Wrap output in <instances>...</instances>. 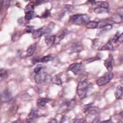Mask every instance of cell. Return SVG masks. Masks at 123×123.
Instances as JSON below:
<instances>
[{"instance_id": "cell-1", "label": "cell", "mask_w": 123, "mask_h": 123, "mask_svg": "<svg viewBox=\"0 0 123 123\" xmlns=\"http://www.w3.org/2000/svg\"><path fill=\"white\" fill-rule=\"evenodd\" d=\"M84 111H88L86 118L85 123H97L99 120V114L98 112L93 109L92 106H88L84 109Z\"/></svg>"}, {"instance_id": "cell-2", "label": "cell", "mask_w": 123, "mask_h": 123, "mask_svg": "<svg viewBox=\"0 0 123 123\" xmlns=\"http://www.w3.org/2000/svg\"><path fill=\"white\" fill-rule=\"evenodd\" d=\"M89 16L86 14H77L72 15L69 18V22L77 25H86L90 21Z\"/></svg>"}, {"instance_id": "cell-3", "label": "cell", "mask_w": 123, "mask_h": 123, "mask_svg": "<svg viewBox=\"0 0 123 123\" xmlns=\"http://www.w3.org/2000/svg\"><path fill=\"white\" fill-rule=\"evenodd\" d=\"M90 86L89 82L86 80L80 81L77 87V93L80 99H83L86 97Z\"/></svg>"}, {"instance_id": "cell-4", "label": "cell", "mask_w": 123, "mask_h": 123, "mask_svg": "<svg viewBox=\"0 0 123 123\" xmlns=\"http://www.w3.org/2000/svg\"><path fill=\"white\" fill-rule=\"evenodd\" d=\"M35 82L37 84H42L49 83L51 81V77L47 73L40 71L39 73H37L35 76Z\"/></svg>"}, {"instance_id": "cell-5", "label": "cell", "mask_w": 123, "mask_h": 123, "mask_svg": "<svg viewBox=\"0 0 123 123\" xmlns=\"http://www.w3.org/2000/svg\"><path fill=\"white\" fill-rule=\"evenodd\" d=\"M54 24L51 23L48 26H44L37 30H35L33 33V37L34 38H37L46 33L50 32L54 26Z\"/></svg>"}, {"instance_id": "cell-6", "label": "cell", "mask_w": 123, "mask_h": 123, "mask_svg": "<svg viewBox=\"0 0 123 123\" xmlns=\"http://www.w3.org/2000/svg\"><path fill=\"white\" fill-rule=\"evenodd\" d=\"M113 76L114 74L111 72L108 71L97 80V84L99 86H104L108 84L113 78Z\"/></svg>"}, {"instance_id": "cell-7", "label": "cell", "mask_w": 123, "mask_h": 123, "mask_svg": "<svg viewBox=\"0 0 123 123\" xmlns=\"http://www.w3.org/2000/svg\"><path fill=\"white\" fill-rule=\"evenodd\" d=\"M68 70L72 71L75 75H81L84 72V67L81 63H74L70 64Z\"/></svg>"}, {"instance_id": "cell-8", "label": "cell", "mask_w": 123, "mask_h": 123, "mask_svg": "<svg viewBox=\"0 0 123 123\" xmlns=\"http://www.w3.org/2000/svg\"><path fill=\"white\" fill-rule=\"evenodd\" d=\"M12 98V94L8 89H5L0 93V100L2 102L6 103L9 102Z\"/></svg>"}, {"instance_id": "cell-9", "label": "cell", "mask_w": 123, "mask_h": 123, "mask_svg": "<svg viewBox=\"0 0 123 123\" xmlns=\"http://www.w3.org/2000/svg\"><path fill=\"white\" fill-rule=\"evenodd\" d=\"M53 59V56L51 55H48L47 56H43L40 58H34L32 60L33 64H36L37 63H45L48 62L49 61H51Z\"/></svg>"}, {"instance_id": "cell-10", "label": "cell", "mask_w": 123, "mask_h": 123, "mask_svg": "<svg viewBox=\"0 0 123 123\" xmlns=\"http://www.w3.org/2000/svg\"><path fill=\"white\" fill-rule=\"evenodd\" d=\"M112 60L113 57L112 55L110 54L109 57L106 60H105L104 62V65L109 72H111L113 69V66L112 64Z\"/></svg>"}, {"instance_id": "cell-11", "label": "cell", "mask_w": 123, "mask_h": 123, "mask_svg": "<svg viewBox=\"0 0 123 123\" xmlns=\"http://www.w3.org/2000/svg\"><path fill=\"white\" fill-rule=\"evenodd\" d=\"M114 22L111 19H102L99 21L98 22V28H100L101 27L106 26L108 25H112L114 24Z\"/></svg>"}, {"instance_id": "cell-12", "label": "cell", "mask_w": 123, "mask_h": 123, "mask_svg": "<svg viewBox=\"0 0 123 123\" xmlns=\"http://www.w3.org/2000/svg\"><path fill=\"white\" fill-rule=\"evenodd\" d=\"M38 117V111L36 109H32L28 115L27 120L30 122H32L33 120Z\"/></svg>"}, {"instance_id": "cell-13", "label": "cell", "mask_w": 123, "mask_h": 123, "mask_svg": "<svg viewBox=\"0 0 123 123\" xmlns=\"http://www.w3.org/2000/svg\"><path fill=\"white\" fill-rule=\"evenodd\" d=\"M37 48V43H34L31 45L27 49L26 51V56L29 57L32 56L35 52Z\"/></svg>"}, {"instance_id": "cell-14", "label": "cell", "mask_w": 123, "mask_h": 123, "mask_svg": "<svg viewBox=\"0 0 123 123\" xmlns=\"http://www.w3.org/2000/svg\"><path fill=\"white\" fill-rule=\"evenodd\" d=\"M51 99L48 98H38L37 101V105L39 107H42L45 106Z\"/></svg>"}, {"instance_id": "cell-15", "label": "cell", "mask_w": 123, "mask_h": 123, "mask_svg": "<svg viewBox=\"0 0 123 123\" xmlns=\"http://www.w3.org/2000/svg\"><path fill=\"white\" fill-rule=\"evenodd\" d=\"M84 49L83 45L78 42L74 43L71 47V51L73 52H79Z\"/></svg>"}, {"instance_id": "cell-16", "label": "cell", "mask_w": 123, "mask_h": 123, "mask_svg": "<svg viewBox=\"0 0 123 123\" xmlns=\"http://www.w3.org/2000/svg\"><path fill=\"white\" fill-rule=\"evenodd\" d=\"M55 39L56 36L55 35L47 36L45 38V41L48 46H50L54 43Z\"/></svg>"}, {"instance_id": "cell-17", "label": "cell", "mask_w": 123, "mask_h": 123, "mask_svg": "<svg viewBox=\"0 0 123 123\" xmlns=\"http://www.w3.org/2000/svg\"><path fill=\"white\" fill-rule=\"evenodd\" d=\"M123 93V88L121 86H118L116 88L114 94L117 99L122 98Z\"/></svg>"}, {"instance_id": "cell-18", "label": "cell", "mask_w": 123, "mask_h": 123, "mask_svg": "<svg viewBox=\"0 0 123 123\" xmlns=\"http://www.w3.org/2000/svg\"><path fill=\"white\" fill-rule=\"evenodd\" d=\"M111 19L114 22V23L117 24L121 23L123 21V17L117 13L115 15H113Z\"/></svg>"}, {"instance_id": "cell-19", "label": "cell", "mask_w": 123, "mask_h": 123, "mask_svg": "<svg viewBox=\"0 0 123 123\" xmlns=\"http://www.w3.org/2000/svg\"><path fill=\"white\" fill-rule=\"evenodd\" d=\"M98 22L96 21H90L86 25V27L88 28L94 29L98 28Z\"/></svg>"}, {"instance_id": "cell-20", "label": "cell", "mask_w": 123, "mask_h": 123, "mask_svg": "<svg viewBox=\"0 0 123 123\" xmlns=\"http://www.w3.org/2000/svg\"><path fill=\"white\" fill-rule=\"evenodd\" d=\"M51 82L53 84H56L57 85H59V86L62 85V83L61 78L57 75H55L53 77H52Z\"/></svg>"}, {"instance_id": "cell-21", "label": "cell", "mask_w": 123, "mask_h": 123, "mask_svg": "<svg viewBox=\"0 0 123 123\" xmlns=\"http://www.w3.org/2000/svg\"><path fill=\"white\" fill-rule=\"evenodd\" d=\"M113 48V45L112 44L111 41H109L103 46H102L99 50H111Z\"/></svg>"}, {"instance_id": "cell-22", "label": "cell", "mask_w": 123, "mask_h": 123, "mask_svg": "<svg viewBox=\"0 0 123 123\" xmlns=\"http://www.w3.org/2000/svg\"><path fill=\"white\" fill-rule=\"evenodd\" d=\"M95 4L98 6V7H100L106 8V9H108L109 6V3L107 2L104 1H96Z\"/></svg>"}, {"instance_id": "cell-23", "label": "cell", "mask_w": 123, "mask_h": 123, "mask_svg": "<svg viewBox=\"0 0 123 123\" xmlns=\"http://www.w3.org/2000/svg\"><path fill=\"white\" fill-rule=\"evenodd\" d=\"M22 35V33L20 31H16L12 35V41L13 42H14L18 40L20 38Z\"/></svg>"}, {"instance_id": "cell-24", "label": "cell", "mask_w": 123, "mask_h": 123, "mask_svg": "<svg viewBox=\"0 0 123 123\" xmlns=\"http://www.w3.org/2000/svg\"><path fill=\"white\" fill-rule=\"evenodd\" d=\"M94 12L96 13H101L108 12L109 11L108 9H106L104 8L100 7H98L94 9Z\"/></svg>"}, {"instance_id": "cell-25", "label": "cell", "mask_w": 123, "mask_h": 123, "mask_svg": "<svg viewBox=\"0 0 123 123\" xmlns=\"http://www.w3.org/2000/svg\"><path fill=\"white\" fill-rule=\"evenodd\" d=\"M34 6H35V4L33 2H31L27 4V5L26 6V7L25 9V12H30V11H33Z\"/></svg>"}, {"instance_id": "cell-26", "label": "cell", "mask_w": 123, "mask_h": 123, "mask_svg": "<svg viewBox=\"0 0 123 123\" xmlns=\"http://www.w3.org/2000/svg\"><path fill=\"white\" fill-rule=\"evenodd\" d=\"M35 16V13L33 11H30L25 12V19L26 20H30L34 18Z\"/></svg>"}, {"instance_id": "cell-27", "label": "cell", "mask_w": 123, "mask_h": 123, "mask_svg": "<svg viewBox=\"0 0 123 123\" xmlns=\"http://www.w3.org/2000/svg\"><path fill=\"white\" fill-rule=\"evenodd\" d=\"M111 28H112V25H107L106 26H104V27H101L100 28H99V29H100V30L98 32L99 33L98 35H100V34H102L103 33H105V32L110 30Z\"/></svg>"}, {"instance_id": "cell-28", "label": "cell", "mask_w": 123, "mask_h": 123, "mask_svg": "<svg viewBox=\"0 0 123 123\" xmlns=\"http://www.w3.org/2000/svg\"><path fill=\"white\" fill-rule=\"evenodd\" d=\"M69 33H70V32H69V31L68 30H67V29H65L63 30L62 31V33H61V34L59 36V38L60 39V40L62 39L67 35H68L69 34Z\"/></svg>"}, {"instance_id": "cell-29", "label": "cell", "mask_w": 123, "mask_h": 123, "mask_svg": "<svg viewBox=\"0 0 123 123\" xmlns=\"http://www.w3.org/2000/svg\"><path fill=\"white\" fill-rule=\"evenodd\" d=\"M7 76V71L5 69H4L3 68H1L0 69V81H2L3 79H4Z\"/></svg>"}, {"instance_id": "cell-30", "label": "cell", "mask_w": 123, "mask_h": 123, "mask_svg": "<svg viewBox=\"0 0 123 123\" xmlns=\"http://www.w3.org/2000/svg\"><path fill=\"white\" fill-rule=\"evenodd\" d=\"M51 14L50 13V11L49 10H45V11L42 13L41 16L44 19H46L48 17H49Z\"/></svg>"}, {"instance_id": "cell-31", "label": "cell", "mask_w": 123, "mask_h": 123, "mask_svg": "<svg viewBox=\"0 0 123 123\" xmlns=\"http://www.w3.org/2000/svg\"><path fill=\"white\" fill-rule=\"evenodd\" d=\"M42 68H43V66L42 64H37L36 67L35 68H34V72L37 74V73H39L40 71H41V70L42 69Z\"/></svg>"}, {"instance_id": "cell-32", "label": "cell", "mask_w": 123, "mask_h": 123, "mask_svg": "<svg viewBox=\"0 0 123 123\" xmlns=\"http://www.w3.org/2000/svg\"><path fill=\"white\" fill-rule=\"evenodd\" d=\"M34 30H34V27L33 26H26V27L25 28V31L27 33H33Z\"/></svg>"}, {"instance_id": "cell-33", "label": "cell", "mask_w": 123, "mask_h": 123, "mask_svg": "<svg viewBox=\"0 0 123 123\" xmlns=\"http://www.w3.org/2000/svg\"><path fill=\"white\" fill-rule=\"evenodd\" d=\"M120 35V34L119 32H117L115 34V35H114V37H113V38H112L111 41L113 42H114V43H116L117 41V40H118V38H119V37Z\"/></svg>"}, {"instance_id": "cell-34", "label": "cell", "mask_w": 123, "mask_h": 123, "mask_svg": "<svg viewBox=\"0 0 123 123\" xmlns=\"http://www.w3.org/2000/svg\"><path fill=\"white\" fill-rule=\"evenodd\" d=\"M49 0H36L35 1V4L36 5H38L41 4L45 3L47 2H48Z\"/></svg>"}, {"instance_id": "cell-35", "label": "cell", "mask_w": 123, "mask_h": 123, "mask_svg": "<svg viewBox=\"0 0 123 123\" xmlns=\"http://www.w3.org/2000/svg\"><path fill=\"white\" fill-rule=\"evenodd\" d=\"M117 13L123 17V8H119L117 9Z\"/></svg>"}, {"instance_id": "cell-36", "label": "cell", "mask_w": 123, "mask_h": 123, "mask_svg": "<svg viewBox=\"0 0 123 123\" xmlns=\"http://www.w3.org/2000/svg\"><path fill=\"white\" fill-rule=\"evenodd\" d=\"M74 123H85V119L79 118L76 119L74 121Z\"/></svg>"}, {"instance_id": "cell-37", "label": "cell", "mask_w": 123, "mask_h": 123, "mask_svg": "<svg viewBox=\"0 0 123 123\" xmlns=\"http://www.w3.org/2000/svg\"><path fill=\"white\" fill-rule=\"evenodd\" d=\"M117 42H119L120 43H123V33H122L121 34H120Z\"/></svg>"}, {"instance_id": "cell-38", "label": "cell", "mask_w": 123, "mask_h": 123, "mask_svg": "<svg viewBox=\"0 0 123 123\" xmlns=\"http://www.w3.org/2000/svg\"><path fill=\"white\" fill-rule=\"evenodd\" d=\"M99 59V58H98V57H94V58H89V59H88L87 60V61H88V62H93L94 61H96V60H98Z\"/></svg>"}, {"instance_id": "cell-39", "label": "cell", "mask_w": 123, "mask_h": 123, "mask_svg": "<svg viewBox=\"0 0 123 123\" xmlns=\"http://www.w3.org/2000/svg\"><path fill=\"white\" fill-rule=\"evenodd\" d=\"M99 123H112V121L111 120V119H109V120L103 121L100 122Z\"/></svg>"}, {"instance_id": "cell-40", "label": "cell", "mask_w": 123, "mask_h": 123, "mask_svg": "<svg viewBox=\"0 0 123 123\" xmlns=\"http://www.w3.org/2000/svg\"><path fill=\"white\" fill-rule=\"evenodd\" d=\"M11 123H23L22 122V121L20 119H18L17 120L13 121Z\"/></svg>"}, {"instance_id": "cell-41", "label": "cell", "mask_w": 123, "mask_h": 123, "mask_svg": "<svg viewBox=\"0 0 123 123\" xmlns=\"http://www.w3.org/2000/svg\"><path fill=\"white\" fill-rule=\"evenodd\" d=\"M49 123H58V121L56 119H52L49 121Z\"/></svg>"}, {"instance_id": "cell-42", "label": "cell", "mask_w": 123, "mask_h": 123, "mask_svg": "<svg viewBox=\"0 0 123 123\" xmlns=\"http://www.w3.org/2000/svg\"><path fill=\"white\" fill-rule=\"evenodd\" d=\"M87 2L91 3V4H96V1H95V0H88Z\"/></svg>"}, {"instance_id": "cell-43", "label": "cell", "mask_w": 123, "mask_h": 123, "mask_svg": "<svg viewBox=\"0 0 123 123\" xmlns=\"http://www.w3.org/2000/svg\"><path fill=\"white\" fill-rule=\"evenodd\" d=\"M120 60L121 62H123V56H122L121 57V58H120Z\"/></svg>"}, {"instance_id": "cell-44", "label": "cell", "mask_w": 123, "mask_h": 123, "mask_svg": "<svg viewBox=\"0 0 123 123\" xmlns=\"http://www.w3.org/2000/svg\"><path fill=\"white\" fill-rule=\"evenodd\" d=\"M121 81L122 83L123 84V75L121 76Z\"/></svg>"}, {"instance_id": "cell-45", "label": "cell", "mask_w": 123, "mask_h": 123, "mask_svg": "<svg viewBox=\"0 0 123 123\" xmlns=\"http://www.w3.org/2000/svg\"><path fill=\"white\" fill-rule=\"evenodd\" d=\"M120 115H121L122 117H123V111H122L120 113Z\"/></svg>"}, {"instance_id": "cell-46", "label": "cell", "mask_w": 123, "mask_h": 123, "mask_svg": "<svg viewBox=\"0 0 123 123\" xmlns=\"http://www.w3.org/2000/svg\"><path fill=\"white\" fill-rule=\"evenodd\" d=\"M117 123H123V122H122V121H119V122H118Z\"/></svg>"}]
</instances>
